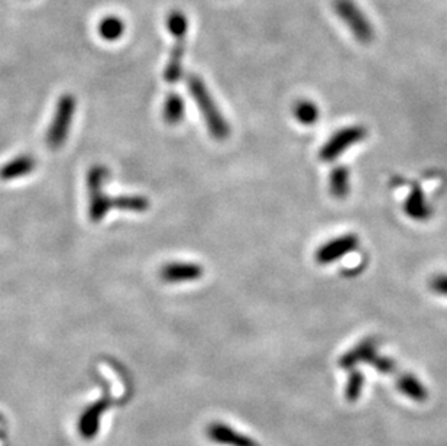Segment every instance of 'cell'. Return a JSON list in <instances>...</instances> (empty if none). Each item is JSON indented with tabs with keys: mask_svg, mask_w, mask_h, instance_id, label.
Listing matches in <instances>:
<instances>
[{
	"mask_svg": "<svg viewBox=\"0 0 447 446\" xmlns=\"http://www.w3.org/2000/svg\"><path fill=\"white\" fill-rule=\"evenodd\" d=\"M187 86L190 95L198 106L200 114L204 118V122L207 125L210 135L219 141L226 139L230 135V126L219 110L207 86L204 84V82L198 76H194V74L189 76Z\"/></svg>",
	"mask_w": 447,
	"mask_h": 446,
	"instance_id": "6da1fadb",
	"label": "cell"
},
{
	"mask_svg": "<svg viewBox=\"0 0 447 446\" xmlns=\"http://www.w3.org/2000/svg\"><path fill=\"white\" fill-rule=\"evenodd\" d=\"M333 9L358 43L368 45L374 41V25L355 0H334Z\"/></svg>",
	"mask_w": 447,
	"mask_h": 446,
	"instance_id": "7a4b0ae2",
	"label": "cell"
},
{
	"mask_svg": "<svg viewBox=\"0 0 447 446\" xmlns=\"http://www.w3.org/2000/svg\"><path fill=\"white\" fill-rule=\"evenodd\" d=\"M109 173L103 165H93L87 173L88 192V217L93 222H100L111 209V197H109L103 185Z\"/></svg>",
	"mask_w": 447,
	"mask_h": 446,
	"instance_id": "3957f363",
	"label": "cell"
},
{
	"mask_svg": "<svg viewBox=\"0 0 447 446\" xmlns=\"http://www.w3.org/2000/svg\"><path fill=\"white\" fill-rule=\"evenodd\" d=\"M74 112H76V99L71 95H64L55 107V114L47 134L48 146L52 150H58L68 138Z\"/></svg>",
	"mask_w": 447,
	"mask_h": 446,
	"instance_id": "277c9868",
	"label": "cell"
},
{
	"mask_svg": "<svg viewBox=\"0 0 447 446\" xmlns=\"http://www.w3.org/2000/svg\"><path fill=\"white\" fill-rule=\"evenodd\" d=\"M366 137H368L366 128L361 125L342 128L340 131H338L323 145V148L319 153V158L324 162L338 160L345 151L349 150L350 146L359 144Z\"/></svg>",
	"mask_w": 447,
	"mask_h": 446,
	"instance_id": "5b68a950",
	"label": "cell"
},
{
	"mask_svg": "<svg viewBox=\"0 0 447 446\" xmlns=\"http://www.w3.org/2000/svg\"><path fill=\"white\" fill-rule=\"evenodd\" d=\"M359 245V238L353 233L342 235L336 239H331L324 245H322L317 251H315V261L322 266L331 264L334 261H339V259L352 251H355Z\"/></svg>",
	"mask_w": 447,
	"mask_h": 446,
	"instance_id": "8992f818",
	"label": "cell"
},
{
	"mask_svg": "<svg viewBox=\"0 0 447 446\" xmlns=\"http://www.w3.org/2000/svg\"><path fill=\"white\" fill-rule=\"evenodd\" d=\"M110 401H111V399H110V394L106 388L104 396L102 399H99L95 404L87 407V410L81 415L80 422H79V431L84 439H93L97 435L99 426H100V417L106 412V408L109 407Z\"/></svg>",
	"mask_w": 447,
	"mask_h": 446,
	"instance_id": "52a82bcc",
	"label": "cell"
},
{
	"mask_svg": "<svg viewBox=\"0 0 447 446\" xmlns=\"http://www.w3.org/2000/svg\"><path fill=\"white\" fill-rule=\"evenodd\" d=\"M203 274V267L196 263H168L161 268V278L171 284L196 282Z\"/></svg>",
	"mask_w": 447,
	"mask_h": 446,
	"instance_id": "ba28073f",
	"label": "cell"
},
{
	"mask_svg": "<svg viewBox=\"0 0 447 446\" xmlns=\"http://www.w3.org/2000/svg\"><path fill=\"white\" fill-rule=\"evenodd\" d=\"M404 212L407 216L418 222H424L432 217L433 212L430 204H428L423 190L418 187V185H414L411 192H409V194L407 196L404 201Z\"/></svg>",
	"mask_w": 447,
	"mask_h": 446,
	"instance_id": "9c48e42d",
	"label": "cell"
},
{
	"mask_svg": "<svg viewBox=\"0 0 447 446\" xmlns=\"http://www.w3.org/2000/svg\"><path fill=\"white\" fill-rule=\"evenodd\" d=\"M185 36L187 35H178L174 36L175 43L171 48V54L168 63H166L165 71H164V77L168 83H175L181 79L182 76V60H184V54H185Z\"/></svg>",
	"mask_w": 447,
	"mask_h": 446,
	"instance_id": "30bf717a",
	"label": "cell"
},
{
	"mask_svg": "<svg viewBox=\"0 0 447 446\" xmlns=\"http://www.w3.org/2000/svg\"><path fill=\"white\" fill-rule=\"evenodd\" d=\"M33 170H35V160L29 155H21L6 162L2 169H0V178L3 181L16 180V178L28 176Z\"/></svg>",
	"mask_w": 447,
	"mask_h": 446,
	"instance_id": "8fae6325",
	"label": "cell"
},
{
	"mask_svg": "<svg viewBox=\"0 0 447 446\" xmlns=\"http://www.w3.org/2000/svg\"><path fill=\"white\" fill-rule=\"evenodd\" d=\"M375 351H377V341L372 339V338L365 339L358 346L350 349L346 355L342 357L340 367L350 368V367H353L358 362H362V361L369 362L372 358L377 355Z\"/></svg>",
	"mask_w": 447,
	"mask_h": 446,
	"instance_id": "7c38bea8",
	"label": "cell"
},
{
	"mask_svg": "<svg viewBox=\"0 0 447 446\" xmlns=\"http://www.w3.org/2000/svg\"><path fill=\"white\" fill-rule=\"evenodd\" d=\"M329 187L331 196L336 199H345L350 192V174L347 167L339 165L333 169L329 178Z\"/></svg>",
	"mask_w": 447,
	"mask_h": 446,
	"instance_id": "4fadbf2b",
	"label": "cell"
},
{
	"mask_svg": "<svg viewBox=\"0 0 447 446\" xmlns=\"http://www.w3.org/2000/svg\"><path fill=\"white\" fill-rule=\"evenodd\" d=\"M164 121L168 125H178L185 114L184 99L177 93H170L164 103Z\"/></svg>",
	"mask_w": 447,
	"mask_h": 446,
	"instance_id": "5bb4252c",
	"label": "cell"
},
{
	"mask_svg": "<svg viewBox=\"0 0 447 446\" xmlns=\"http://www.w3.org/2000/svg\"><path fill=\"white\" fill-rule=\"evenodd\" d=\"M292 114H294V118L297 119V122H300L301 125H306V126H310V125L317 123V121L320 118V109L314 102L303 99V100H298L294 105Z\"/></svg>",
	"mask_w": 447,
	"mask_h": 446,
	"instance_id": "9a60e30c",
	"label": "cell"
},
{
	"mask_svg": "<svg viewBox=\"0 0 447 446\" xmlns=\"http://www.w3.org/2000/svg\"><path fill=\"white\" fill-rule=\"evenodd\" d=\"M111 208L135 213H143L149 209V200L143 196H118L111 197Z\"/></svg>",
	"mask_w": 447,
	"mask_h": 446,
	"instance_id": "2e32d148",
	"label": "cell"
},
{
	"mask_svg": "<svg viewBox=\"0 0 447 446\" xmlns=\"http://www.w3.org/2000/svg\"><path fill=\"white\" fill-rule=\"evenodd\" d=\"M209 436L216 442H223L228 445L230 443L235 446H255L253 442L236 435L233 431L228 429L226 426H221V424H213L209 429Z\"/></svg>",
	"mask_w": 447,
	"mask_h": 446,
	"instance_id": "e0dca14e",
	"label": "cell"
},
{
	"mask_svg": "<svg viewBox=\"0 0 447 446\" xmlns=\"http://www.w3.org/2000/svg\"><path fill=\"white\" fill-rule=\"evenodd\" d=\"M125 32L123 22L116 16H107L99 24V33L106 41H116Z\"/></svg>",
	"mask_w": 447,
	"mask_h": 446,
	"instance_id": "ac0fdd59",
	"label": "cell"
},
{
	"mask_svg": "<svg viewBox=\"0 0 447 446\" xmlns=\"http://www.w3.org/2000/svg\"><path fill=\"white\" fill-rule=\"evenodd\" d=\"M166 26H168V31L170 33H173V36L187 35V31H189L187 16L180 10H173L170 12L168 17H166Z\"/></svg>",
	"mask_w": 447,
	"mask_h": 446,
	"instance_id": "d6986e66",
	"label": "cell"
},
{
	"mask_svg": "<svg viewBox=\"0 0 447 446\" xmlns=\"http://www.w3.org/2000/svg\"><path fill=\"white\" fill-rule=\"evenodd\" d=\"M398 387L402 390L404 393H407L408 396H411L413 399L421 400L424 397V388L411 376H407V374L401 376L400 380H398Z\"/></svg>",
	"mask_w": 447,
	"mask_h": 446,
	"instance_id": "ffe728a7",
	"label": "cell"
},
{
	"mask_svg": "<svg viewBox=\"0 0 447 446\" xmlns=\"http://www.w3.org/2000/svg\"><path fill=\"white\" fill-rule=\"evenodd\" d=\"M430 289L439 294L447 297V274L434 275L430 282Z\"/></svg>",
	"mask_w": 447,
	"mask_h": 446,
	"instance_id": "44dd1931",
	"label": "cell"
},
{
	"mask_svg": "<svg viewBox=\"0 0 447 446\" xmlns=\"http://www.w3.org/2000/svg\"><path fill=\"white\" fill-rule=\"evenodd\" d=\"M372 365H374L377 369H379L381 373H393L395 369V364L393 360L385 358V357H374L369 361Z\"/></svg>",
	"mask_w": 447,
	"mask_h": 446,
	"instance_id": "7402d4cb",
	"label": "cell"
},
{
	"mask_svg": "<svg viewBox=\"0 0 447 446\" xmlns=\"http://www.w3.org/2000/svg\"><path fill=\"white\" fill-rule=\"evenodd\" d=\"M362 385V377L359 373H353L350 380H349V388H347V393L349 396H355L358 394V392L361 390Z\"/></svg>",
	"mask_w": 447,
	"mask_h": 446,
	"instance_id": "603a6c76",
	"label": "cell"
}]
</instances>
